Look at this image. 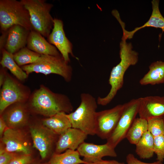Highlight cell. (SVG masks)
Instances as JSON below:
<instances>
[{"instance_id":"cell-27","label":"cell","mask_w":164,"mask_h":164,"mask_svg":"<svg viewBox=\"0 0 164 164\" xmlns=\"http://www.w3.org/2000/svg\"><path fill=\"white\" fill-rule=\"evenodd\" d=\"M148 131L154 137L164 135V121L163 118H155L147 120Z\"/></svg>"},{"instance_id":"cell-15","label":"cell","mask_w":164,"mask_h":164,"mask_svg":"<svg viewBox=\"0 0 164 164\" xmlns=\"http://www.w3.org/2000/svg\"><path fill=\"white\" fill-rule=\"evenodd\" d=\"M77 150L80 156L83 157V160L87 163L100 160L104 156L116 157L117 155L115 148L107 143L103 145H96L84 142Z\"/></svg>"},{"instance_id":"cell-3","label":"cell","mask_w":164,"mask_h":164,"mask_svg":"<svg viewBox=\"0 0 164 164\" xmlns=\"http://www.w3.org/2000/svg\"><path fill=\"white\" fill-rule=\"evenodd\" d=\"M80 103L77 109L67 114L72 127L79 129L87 134L95 135L97 100L90 94H80Z\"/></svg>"},{"instance_id":"cell-1","label":"cell","mask_w":164,"mask_h":164,"mask_svg":"<svg viewBox=\"0 0 164 164\" xmlns=\"http://www.w3.org/2000/svg\"><path fill=\"white\" fill-rule=\"evenodd\" d=\"M26 103L34 112L47 117L61 112L69 114L73 110L67 96L54 92L43 85L31 94Z\"/></svg>"},{"instance_id":"cell-20","label":"cell","mask_w":164,"mask_h":164,"mask_svg":"<svg viewBox=\"0 0 164 164\" xmlns=\"http://www.w3.org/2000/svg\"><path fill=\"white\" fill-rule=\"evenodd\" d=\"M42 125L57 135H60L72 127L67 114L58 113L42 120Z\"/></svg>"},{"instance_id":"cell-29","label":"cell","mask_w":164,"mask_h":164,"mask_svg":"<svg viewBox=\"0 0 164 164\" xmlns=\"http://www.w3.org/2000/svg\"><path fill=\"white\" fill-rule=\"evenodd\" d=\"M32 160L30 154H17L9 164H29Z\"/></svg>"},{"instance_id":"cell-36","label":"cell","mask_w":164,"mask_h":164,"mask_svg":"<svg viewBox=\"0 0 164 164\" xmlns=\"http://www.w3.org/2000/svg\"><path fill=\"white\" fill-rule=\"evenodd\" d=\"M163 119L164 121V118H163Z\"/></svg>"},{"instance_id":"cell-24","label":"cell","mask_w":164,"mask_h":164,"mask_svg":"<svg viewBox=\"0 0 164 164\" xmlns=\"http://www.w3.org/2000/svg\"><path fill=\"white\" fill-rule=\"evenodd\" d=\"M80 155L77 150H66L63 153H54L49 162V164H84L87 162L80 158Z\"/></svg>"},{"instance_id":"cell-30","label":"cell","mask_w":164,"mask_h":164,"mask_svg":"<svg viewBox=\"0 0 164 164\" xmlns=\"http://www.w3.org/2000/svg\"><path fill=\"white\" fill-rule=\"evenodd\" d=\"M15 153L6 151L4 147L1 145L0 149V164H9L17 155Z\"/></svg>"},{"instance_id":"cell-34","label":"cell","mask_w":164,"mask_h":164,"mask_svg":"<svg viewBox=\"0 0 164 164\" xmlns=\"http://www.w3.org/2000/svg\"><path fill=\"white\" fill-rule=\"evenodd\" d=\"M7 72L6 68L2 67L0 72V86L2 87L3 84L6 77Z\"/></svg>"},{"instance_id":"cell-16","label":"cell","mask_w":164,"mask_h":164,"mask_svg":"<svg viewBox=\"0 0 164 164\" xmlns=\"http://www.w3.org/2000/svg\"><path fill=\"white\" fill-rule=\"evenodd\" d=\"M138 114L147 121L155 118H164V96H148L139 98Z\"/></svg>"},{"instance_id":"cell-21","label":"cell","mask_w":164,"mask_h":164,"mask_svg":"<svg viewBox=\"0 0 164 164\" xmlns=\"http://www.w3.org/2000/svg\"><path fill=\"white\" fill-rule=\"evenodd\" d=\"M149 70L140 80L142 85H155L164 83V61H157L152 63Z\"/></svg>"},{"instance_id":"cell-7","label":"cell","mask_w":164,"mask_h":164,"mask_svg":"<svg viewBox=\"0 0 164 164\" xmlns=\"http://www.w3.org/2000/svg\"><path fill=\"white\" fill-rule=\"evenodd\" d=\"M31 94L30 90L28 87L7 72L0 91V114L12 104L17 102H26Z\"/></svg>"},{"instance_id":"cell-2","label":"cell","mask_w":164,"mask_h":164,"mask_svg":"<svg viewBox=\"0 0 164 164\" xmlns=\"http://www.w3.org/2000/svg\"><path fill=\"white\" fill-rule=\"evenodd\" d=\"M121 39L120 43V62L113 67L111 72L108 83L111 89L108 94L104 97H98L97 100L98 104L105 106L109 104L114 98L118 92L123 87L124 76L126 71L131 66L136 65L138 60V53L132 50L131 43Z\"/></svg>"},{"instance_id":"cell-33","label":"cell","mask_w":164,"mask_h":164,"mask_svg":"<svg viewBox=\"0 0 164 164\" xmlns=\"http://www.w3.org/2000/svg\"><path fill=\"white\" fill-rule=\"evenodd\" d=\"M8 128L5 122L2 117L1 116L0 118V136L1 138L2 137L5 131Z\"/></svg>"},{"instance_id":"cell-18","label":"cell","mask_w":164,"mask_h":164,"mask_svg":"<svg viewBox=\"0 0 164 164\" xmlns=\"http://www.w3.org/2000/svg\"><path fill=\"white\" fill-rule=\"evenodd\" d=\"M152 12L149 20L142 26L136 27L131 31L126 30L125 24L121 22L120 24L122 28L123 35L122 39L126 40L132 38L135 33L139 30L146 27H151L161 29L162 32L159 36L161 38L162 34L164 32V17L161 14L159 8V1L153 0L151 2Z\"/></svg>"},{"instance_id":"cell-31","label":"cell","mask_w":164,"mask_h":164,"mask_svg":"<svg viewBox=\"0 0 164 164\" xmlns=\"http://www.w3.org/2000/svg\"><path fill=\"white\" fill-rule=\"evenodd\" d=\"M127 164H163L162 162L157 161L152 163H147L142 162L135 158L132 154H128L126 157Z\"/></svg>"},{"instance_id":"cell-35","label":"cell","mask_w":164,"mask_h":164,"mask_svg":"<svg viewBox=\"0 0 164 164\" xmlns=\"http://www.w3.org/2000/svg\"><path fill=\"white\" fill-rule=\"evenodd\" d=\"M49 164V163H42V164Z\"/></svg>"},{"instance_id":"cell-19","label":"cell","mask_w":164,"mask_h":164,"mask_svg":"<svg viewBox=\"0 0 164 164\" xmlns=\"http://www.w3.org/2000/svg\"><path fill=\"white\" fill-rule=\"evenodd\" d=\"M26 45L30 50L41 55H61L54 46L46 40L41 34L33 30L30 31Z\"/></svg>"},{"instance_id":"cell-12","label":"cell","mask_w":164,"mask_h":164,"mask_svg":"<svg viewBox=\"0 0 164 164\" xmlns=\"http://www.w3.org/2000/svg\"><path fill=\"white\" fill-rule=\"evenodd\" d=\"M47 38L48 42L57 49L66 61L69 63V55L74 56L73 45L66 36L63 22L61 20L54 19L53 28Z\"/></svg>"},{"instance_id":"cell-25","label":"cell","mask_w":164,"mask_h":164,"mask_svg":"<svg viewBox=\"0 0 164 164\" xmlns=\"http://www.w3.org/2000/svg\"><path fill=\"white\" fill-rule=\"evenodd\" d=\"M148 131L147 121L139 117L136 118L128 131L125 138L130 143L135 145Z\"/></svg>"},{"instance_id":"cell-26","label":"cell","mask_w":164,"mask_h":164,"mask_svg":"<svg viewBox=\"0 0 164 164\" xmlns=\"http://www.w3.org/2000/svg\"><path fill=\"white\" fill-rule=\"evenodd\" d=\"M41 55L25 47L13 54V57L17 64L21 67L35 63Z\"/></svg>"},{"instance_id":"cell-17","label":"cell","mask_w":164,"mask_h":164,"mask_svg":"<svg viewBox=\"0 0 164 164\" xmlns=\"http://www.w3.org/2000/svg\"><path fill=\"white\" fill-rule=\"evenodd\" d=\"M88 135L81 130L71 127L60 135L57 141L55 153H60L68 149L77 150L84 142Z\"/></svg>"},{"instance_id":"cell-22","label":"cell","mask_w":164,"mask_h":164,"mask_svg":"<svg viewBox=\"0 0 164 164\" xmlns=\"http://www.w3.org/2000/svg\"><path fill=\"white\" fill-rule=\"evenodd\" d=\"M2 57L0 62L2 67L8 69L11 73L20 81H25L28 75L15 62L12 54L2 49Z\"/></svg>"},{"instance_id":"cell-5","label":"cell","mask_w":164,"mask_h":164,"mask_svg":"<svg viewBox=\"0 0 164 164\" xmlns=\"http://www.w3.org/2000/svg\"><path fill=\"white\" fill-rule=\"evenodd\" d=\"M61 55L53 56L41 55L35 63L21 67L28 75L35 72L45 75L55 74L62 77L68 82L71 80L73 69Z\"/></svg>"},{"instance_id":"cell-14","label":"cell","mask_w":164,"mask_h":164,"mask_svg":"<svg viewBox=\"0 0 164 164\" xmlns=\"http://www.w3.org/2000/svg\"><path fill=\"white\" fill-rule=\"evenodd\" d=\"M26 102H17L7 107L1 114L8 128L18 129L25 125L29 118Z\"/></svg>"},{"instance_id":"cell-13","label":"cell","mask_w":164,"mask_h":164,"mask_svg":"<svg viewBox=\"0 0 164 164\" xmlns=\"http://www.w3.org/2000/svg\"><path fill=\"white\" fill-rule=\"evenodd\" d=\"M1 138L6 151L30 154L31 150L28 141L24 134L18 129L8 128Z\"/></svg>"},{"instance_id":"cell-23","label":"cell","mask_w":164,"mask_h":164,"mask_svg":"<svg viewBox=\"0 0 164 164\" xmlns=\"http://www.w3.org/2000/svg\"><path fill=\"white\" fill-rule=\"evenodd\" d=\"M135 151L141 159H149L153 156L154 138L148 131L142 136L135 145Z\"/></svg>"},{"instance_id":"cell-10","label":"cell","mask_w":164,"mask_h":164,"mask_svg":"<svg viewBox=\"0 0 164 164\" xmlns=\"http://www.w3.org/2000/svg\"><path fill=\"white\" fill-rule=\"evenodd\" d=\"M30 31L19 25L11 26L6 32L2 33L0 39V50L4 49L14 54L26 47Z\"/></svg>"},{"instance_id":"cell-28","label":"cell","mask_w":164,"mask_h":164,"mask_svg":"<svg viewBox=\"0 0 164 164\" xmlns=\"http://www.w3.org/2000/svg\"><path fill=\"white\" fill-rule=\"evenodd\" d=\"M154 151L157 161L162 162L164 160V135L154 137Z\"/></svg>"},{"instance_id":"cell-4","label":"cell","mask_w":164,"mask_h":164,"mask_svg":"<svg viewBox=\"0 0 164 164\" xmlns=\"http://www.w3.org/2000/svg\"><path fill=\"white\" fill-rule=\"evenodd\" d=\"M21 26L31 31L32 27L29 12L21 1L0 0V26L2 33L11 26Z\"/></svg>"},{"instance_id":"cell-11","label":"cell","mask_w":164,"mask_h":164,"mask_svg":"<svg viewBox=\"0 0 164 164\" xmlns=\"http://www.w3.org/2000/svg\"><path fill=\"white\" fill-rule=\"evenodd\" d=\"M30 132L34 147L39 151L41 158L45 159L51 151L57 135L43 125L31 127Z\"/></svg>"},{"instance_id":"cell-8","label":"cell","mask_w":164,"mask_h":164,"mask_svg":"<svg viewBox=\"0 0 164 164\" xmlns=\"http://www.w3.org/2000/svg\"><path fill=\"white\" fill-rule=\"evenodd\" d=\"M139 98L133 99L124 104L123 112L114 131L107 140V143L115 148L126 138L127 133L136 118L139 105Z\"/></svg>"},{"instance_id":"cell-9","label":"cell","mask_w":164,"mask_h":164,"mask_svg":"<svg viewBox=\"0 0 164 164\" xmlns=\"http://www.w3.org/2000/svg\"><path fill=\"white\" fill-rule=\"evenodd\" d=\"M124 104L97 112L95 135L101 138L107 139L115 129L123 111Z\"/></svg>"},{"instance_id":"cell-32","label":"cell","mask_w":164,"mask_h":164,"mask_svg":"<svg viewBox=\"0 0 164 164\" xmlns=\"http://www.w3.org/2000/svg\"><path fill=\"white\" fill-rule=\"evenodd\" d=\"M84 164H125L124 162H120L115 160H100L92 162H87Z\"/></svg>"},{"instance_id":"cell-6","label":"cell","mask_w":164,"mask_h":164,"mask_svg":"<svg viewBox=\"0 0 164 164\" xmlns=\"http://www.w3.org/2000/svg\"><path fill=\"white\" fill-rule=\"evenodd\" d=\"M28 11L33 30L47 38L53 28L54 19L50 14L52 4L45 0H21Z\"/></svg>"}]
</instances>
